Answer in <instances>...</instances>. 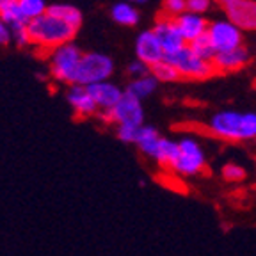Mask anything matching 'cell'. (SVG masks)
I'll list each match as a JSON object with an SVG mask.
<instances>
[{
    "label": "cell",
    "mask_w": 256,
    "mask_h": 256,
    "mask_svg": "<svg viewBox=\"0 0 256 256\" xmlns=\"http://www.w3.org/2000/svg\"><path fill=\"white\" fill-rule=\"evenodd\" d=\"M206 130L226 142L256 140V112L224 108L208 118Z\"/></svg>",
    "instance_id": "cell-1"
},
{
    "label": "cell",
    "mask_w": 256,
    "mask_h": 256,
    "mask_svg": "<svg viewBox=\"0 0 256 256\" xmlns=\"http://www.w3.org/2000/svg\"><path fill=\"white\" fill-rule=\"evenodd\" d=\"M27 30L30 36V43L40 46L41 50H46V52H52L62 44L72 43L76 34V30L72 25L64 24L62 20L48 14V12L28 22Z\"/></svg>",
    "instance_id": "cell-2"
},
{
    "label": "cell",
    "mask_w": 256,
    "mask_h": 256,
    "mask_svg": "<svg viewBox=\"0 0 256 256\" xmlns=\"http://www.w3.org/2000/svg\"><path fill=\"white\" fill-rule=\"evenodd\" d=\"M178 140V155L169 168L172 174L180 178H194L206 169V153L201 142L192 136H182Z\"/></svg>",
    "instance_id": "cell-3"
},
{
    "label": "cell",
    "mask_w": 256,
    "mask_h": 256,
    "mask_svg": "<svg viewBox=\"0 0 256 256\" xmlns=\"http://www.w3.org/2000/svg\"><path fill=\"white\" fill-rule=\"evenodd\" d=\"M114 73V62L108 56L98 52H88L82 56L75 75V84L73 86H89L107 82Z\"/></svg>",
    "instance_id": "cell-4"
},
{
    "label": "cell",
    "mask_w": 256,
    "mask_h": 256,
    "mask_svg": "<svg viewBox=\"0 0 256 256\" xmlns=\"http://www.w3.org/2000/svg\"><path fill=\"white\" fill-rule=\"evenodd\" d=\"M84 54L73 43L62 44L50 52V72L62 84H75V75Z\"/></svg>",
    "instance_id": "cell-5"
},
{
    "label": "cell",
    "mask_w": 256,
    "mask_h": 256,
    "mask_svg": "<svg viewBox=\"0 0 256 256\" xmlns=\"http://www.w3.org/2000/svg\"><path fill=\"white\" fill-rule=\"evenodd\" d=\"M166 59L176 68L180 78L204 80L216 73L214 64L210 62V60L203 59V57L196 56V54L188 48V44L185 48H182L180 52H176L174 56H169V57H166Z\"/></svg>",
    "instance_id": "cell-6"
},
{
    "label": "cell",
    "mask_w": 256,
    "mask_h": 256,
    "mask_svg": "<svg viewBox=\"0 0 256 256\" xmlns=\"http://www.w3.org/2000/svg\"><path fill=\"white\" fill-rule=\"evenodd\" d=\"M102 120L107 123H114L118 126H137L144 124V108L142 102L124 92L120 104L112 108L110 112H102Z\"/></svg>",
    "instance_id": "cell-7"
},
{
    "label": "cell",
    "mask_w": 256,
    "mask_h": 256,
    "mask_svg": "<svg viewBox=\"0 0 256 256\" xmlns=\"http://www.w3.org/2000/svg\"><path fill=\"white\" fill-rule=\"evenodd\" d=\"M206 36L212 41V46L216 48L217 54L244 46V32L235 24H232L228 18H219V20L210 22Z\"/></svg>",
    "instance_id": "cell-8"
},
{
    "label": "cell",
    "mask_w": 256,
    "mask_h": 256,
    "mask_svg": "<svg viewBox=\"0 0 256 256\" xmlns=\"http://www.w3.org/2000/svg\"><path fill=\"white\" fill-rule=\"evenodd\" d=\"M155 32V36L158 38L160 44L164 48L166 57L174 56L176 52H180L182 48L187 46V41L182 36L180 28L176 25V20L172 18H166V16H160L158 20L155 22L152 28Z\"/></svg>",
    "instance_id": "cell-9"
},
{
    "label": "cell",
    "mask_w": 256,
    "mask_h": 256,
    "mask_svg": "<svg viewBox=\"0 0 256 256\" xmlns=\"http://www.w3.org/2000/svg\"><path fill=\"white\" fill-rule=\"evenodd\" d=\"M224 12L242 32H256V0H235Z\"/></svg>",
    "instance_id": "cell-10"
},
{
    "label": "cell",
    "mask_w": 256,
    "mask_h": 256,
    "mask_svg": "<svg viewBox=\"0 0 256 256\" xmlns=\"http://www.w3.org/2000/svg\"><path fill=\"white\" fill-rule=\"evenodd\" d=\"M136 56H137V59L142 60L144 64H148L150 68L166 59L164 48H162L158 38L155 36V32H153L152 28H150V30H142L139 36H137Z\"/></svg>",
    "instance_id": "cell-11"
},
{
    "label": "cell",
    "mask_w": 256,
    "mask_h": 256,
    "mask_svg": "<svg viewBox=\"0 0 256 256\" xmlns=\"http://www.w3.org/2000/svg\"><path fill=\"white\" fill-rule=\"evenodd\" d=\"M249 60H251V52L244 44V46L233 48L228 52L216 54L212 64L216 68V73H235L244 70L249 64Z\"/></svg>",
    "instance_id": "cell-12"
},
{
    "label": "cell",
    "mask_w": 256,
    "mask_h": 256,
    "mask_svg": "<svg viewBox=\"0 0 256 256\" xmlns=\"http://www.w3.org/2000/svg\"><path fill=\"white\" fill-rule=\"evenodd\" d=\"M88 89H89V92H91L94 104L98 105V110H100L98 114H102V112H110L112 108L120 104V100L124 94L123 89L114 84V82H110V80L89 86Z\"/></svg>",
    "instance_id": "cell-13"
},
{
    "label": "cell",
    "mask_w": 256,
    "mask_h": 256,
    "mask_svg": "<svg viewBox=\"0 0 256 256\" xmlns=\"http://www.w3.org/2000/svg\"><path fill=\"white\" fill-rule=\"evenodd\" d=\"M176 25H178L182 36L185 38V41H187V44H188L206 34L210 22H206V18H204L203 14L185 11L184 14L176 18Z\"/></svg>",
    "instance_id": "cell-14"
},
{
    "label": "cell",
    "mask_w": 256,
    "mask_h": 256,
    "mask_svg": "<svg viewBox=\"0 0 256 256\" xmlns=\"http://www.w3.org/2000/svg\"><path fill=\"white\" fill-rule=\"evenodd\" d=\"M66 98H68V102L73 107V110L82 118L94 116V114L100 112L98 110V105H96L94 100H92L89 89L84 88V86H72L70 91H68V94H66Z\"/></svg>",
    "instance_id": "cell-15"
},
{
    "label": "cell",
    "mask_w": 256,
    "mask_h": 256,
    "mask_svg": "<svg viewBox=\"0 0 256 256\" xmlns=\"http://www.w3.org/2000/svg\"><path fill=\"white\" fill-rule=\"evenodd\" d=\"M160 140H162V136H160L155 126H152V124H142V126L139 128V132H137L136 146L139 148V152L142 153L144 156L155 160Z\"/></svg>",
    "instance_id": "cell-16"
},
{
    "label": "cell",
    "mask_w": 256,
    "mask_h": 256,
    "mask_svg": "<svg viewBox=\"0 0 256 256\" xmlns=\"http://www.w3.org/2000/svg\"><path fill=\"white\" fill-rule=\"evenodd\" d=\"M0 20L11 30L28 25V20L20 9V0H0Z\"/></svg>",
    "instance_id": "cell-17"
},
{
    "label": "cell",
    "mask_w": 256,
    "mask_h": 256,
    "mask_svg": "<svg viewBox=\"0 0 256 256\" xmlns=\"http://www.w3.org/2000/svg\"><path fill=\"white\" fill-rule=\"evenodd\" d=\"M156 88H158V80L150 73V75L140 76V78H132V82L126 86L124 92H128L130 96H134V98H137L139 102H142V100H146L148 96H152L153 92L156 91Z\"/></svg>",
    "instance_id": "cell-18"
},
{
    "label": "cell",
    "mask_w": 256,
    "mask_h": 256,
    "mask_svg": "<svg viewBox=\"0 0 256 256\" xmlns=\"http://www.w3.org/2000/svg\"><path fill=\"white\" fill-rule=\"evenodd\" d=\"M46 12L48 14L56 16V18H59V20H62L64 24L72 25L75 30H78L80 25H82V12H80V9L75 8V6L54 4V6H48Z\"/></svg>",
    "instance_id": "cell-19"
},
{
    "label": "cell",
    "mask_w": 256,
    "mask_h": 256,
    "mask_svg": "<svg viewBox=\"0 0 256 256\" xmlns=\"http://www.w3.org/2000/svg\"><path fill=\"white\" fill-rule=\"evenodd\" d=\"M110 16L116 24L124 25V27H134L139 22V11L130 2H118V4H114L110 9Z\"/></svg>",
    "instance_id": "cell-20"
},
{
    "label": "cell",
    "mask_w": 256,
    "mask_h": 256,
    "mask_svg": "<svg viewBox=\"0 0 256 256\" xmlns=\"http://www.w3.org/2000/svg\"><path fill=\"white\" fill-rule=\"evenodd\" d=\"M176 155H178V140L169 139V137H162L158 152H156V156L153 162H156L160 168H164L169 171V168H171L172 162H174Z\"/></svg>",
    "instance_id": "cell-21"
},
{
    "label": "cell",
    "mask_w": 256,
    "mask_h": 256,
    "mask_svg": "<svg viewBox=\"0 0 256 256\" xmlns=\"http://www.w3.org/2000/svg\"><path fill=\"white\" fill-rule=\"evenodd\" d=\"M246 168L244 166L236 164V162H226V164L220 168V178L228 184H242L246 180Z\"/></svg>",
    "instance_id": "cell-22"
},
{
    "label": "cell",
    "mask_w": 256,
    "mask_h": 256,
    "mask_svg": "<svg viewBox=\"0 0 256 256\" xmlns=\"http://www.w3.org/2000/svg\"><path fill=\"white\" fill-rule=\"evenodd\" d=\"M152 75L155 76L158 82H174V80L180 78V75H178L176 68L172 66L171 62H169L168 59H164L162 62L152 66Z\"/></svg>",
    "instance_id": "cell-23"
},
{
    "label": "cell",
    "mask_w": 256,
    "mask_h": 256,
    "mask_svg": "<svg viewBox=\"0 0 256 256\" xmlns=\"http://www.w3.org/2000/svg\"><path fill=\"white\" fill-rule=\"evenodd\" d=\"M20 9L24 16L28 22L34 18H40L46 12L48 6L44 4V0H20Z\"/></svg>",
    "instance_id": "cell-24"
},
{
    "label": "cell",
    "mask_w": 256,
    "mask_h": 256,
    "mask_svg": "<svg viewBox=\"0 0 256 256\" xmlns=\"http://www.w3.org/2000/svg\"><path fill=\"white\" fill-rule=\"evenodd\" d=\"M188 48H190L192 52L196 54V56L203 57V59L210 60L212 62L214 57H216V48L212 46V41L208 40V36L204 34L203 38H200V40L196 41H192V43H188Z\"/></svg>",
    "instance_id": "cell-25"
},
{
    "label": "cell",
    "mask_w": 256,
    "mask_h": 256,
    "mask_svg": "<svg viewBox=\"0 0 256 256\" xmlns=\"http://www.w3.org/2000/svg\"><path fill=\"white\" fill-rule=\"evenodd\" d=\"M187 11V0H164L162 2V16L176 20Z\"/></svg>",
    "instance_id": "cell-26"
},
{
    "label": "cell",
    "mask_w": 256,
    "mask_h": 256,
    "mask_svg": "<svg viewBox=\"0 0 256 256\" xmlns=\"http://www.w3.org/2000/svg\"><path fill=\"white\" fill-rule=\"evenodd\" d=\"M137 132H139V128H137V126H118L116 136H118V139L123 140V142L136 144Z\"/></svg>",
    "instance_id": "cell-27"
},
{
    "label": "cell",
    "mask_w": 256,
    "mask_h": 256,
    "mask_svg": "<svg viewBox=\"0 0 256 256\" xmlns=\"http://www.w3.org/2000/svg\"><path fill=\"white\" fill-rule=\"evenodd\" d=\"M216 4L214 0H187V11L196 12V14H204L208 9Z\"/></svg>",
    "instance_id": "cell-28"
},
{
    "label": "cell",
    "mask_w": 256,
    "mask_h": 256,
    "mask_svg": "<svg viewBox=\"0 0 256 256\" xmlns=\"http://www.w3.org/2000/svg\"><path fill=\"white\" fill-rule=\"evenodd\" d=\"M128 73L134 76V78H140V76H146L152 73V68H150L148 64H144L142 60L136 59L134 62H130L128 66Z\"/></svg>",
    "instance_id": "cell-29"
},
{
    "label": "cell",
    "mask_w": 256,
    "mask_h": 256,
    "mask_svg": "<svg viewBox=\"0 0 256 256\" xmlns=\"http://www.w3.org/2000/svg\"><path fill=\"white\" fill-rule=\"evenodd\" d=\"M12 40H14V43L18 44V46H28V44H32L27 27H22V28L12 30Z\"/></svg>",
    "instance_id": "cell-30"
},
{
    "label": "cell",
    "mask_w": 256,
    "mask_h": 256,
    "mask_svg": "<svg viewBox=\"0 0 256 256\" xmlns=\"http://www.w3.org/2000/svg\"><path fill=\"white\" fill-rule=\"evenodd\" d=\"M214 2H216V4L219 6V8H220V9H222V11H224V9L228 8V6H232L233 2H235V0H214Z\"/></svg>",
    "instance_id": "cell-31"
},
{
    "label": "cell",
    "mask_w": 256,
    "mask_h": 256,
    "mask_svg": "<svg viewBox=\"0 0 256 256\" xmlns=\"http://www.w3.org/2000/svg\"><path fill=\"white\" fill-rule=\"evenodd\" d=\"M126 2H130V4H146L148 0H126Z\"/></svg>",
    "instance_id": "cell-32"
}]
</instances>
